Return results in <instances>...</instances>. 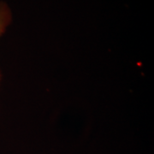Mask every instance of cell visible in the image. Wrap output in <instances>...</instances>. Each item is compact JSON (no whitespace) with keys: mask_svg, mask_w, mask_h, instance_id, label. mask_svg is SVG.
I'll return each instance as SVG.
<instances>
[{"mask_svg":"<svg viewBox=\"0 0 154 154\" xmlns=\"http://www.w3.org/2000/svg\"><path fill=\"white\" fill-rule=\"evenodd\" d=\"M12 20V15L9 6L5 2L0 1V37L5 32L7 27ZM1 79V75H0Z\"/></svg>","mask_w":154,"mask_h":154,"instance_id":"6da1fadb","label":"cell"}]
</instances>
